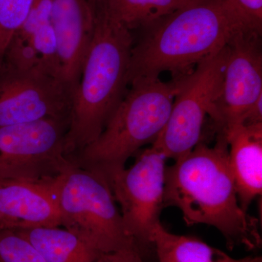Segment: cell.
<instances>
[{"label":"cell","mask_w":262,"mask_h":262,"mask_svg":"<svg viewBox=\"0 0 262 262\" xmlns=\"http://www.w3.org/2000/svg\"><path fill=\"white\" fill-rule=\"evenodd\" d=\"M261 34L241 31L225 46L223 83L213 120L217 132L241 125L262 96Z\"/></svg>","instance_id":"cell-10"},{"label":"cell","mask_w":262,"mask_h":262,"mask_svg":"<svg viewBox=\"0 0 262 262\" xmlns=\"http://www.w3.org/2000/svg\"><path fill=\"white\" fill-rule=\"evenodd\" d=\"M262 96L258 98L252 107L248 110L245 115L241 125L245 126H252V125L262 124Z\"/></svg>","instance_id":"cell-24"},{"label":"cell","mask_w":262,"mask_h":262,"mask_svg":"<svg viewBox=\"0 0 262 262\" xmlns=\"http://www.w3.org/2000/svg\"><path fill=\"white\" fill-rule=\"evenodd\" d=\"M0 262H46L37 248L18 232L0 229Z\"/></svg>","instance_id":"cell-18"},{"label":"cell","mask_w":262,"mask_h":262,"mask_svg":"<svg viewBox=\"0 0 262 262\" xmlns=\"http://www.w3.org/2000/svg\"><path fill=\"white\" fill-rule=\"evenodd\" d=\"M73 90L45 66L21 71L0 62V127L68 119Z\"/></svg>","instance_id":"cell-9"},{"label":"cell","mask_w":262,"mask_h":262,"mask_svg":"<svg viewBox=\"0 0 262 262\" xmlns=\"http://www.w3.org/2000/svg\"><path fill=\"white\" fill-rule=\"evenodd\" d=\"M96 0H89L90 4H91V7H92L93 10H94L95 4H96Z\"/></svg>","instance_id":"cell-25"},{"label":"cell","mask_w":262,"mask_h":262,"mask_svg":"<svg viewBox=\"0 0 262 262\" xmlns=\"http://www.w3.org/2000/svg\"><path fill=\"white\" fill-rule=\"evenodd\" d=\"M246 28L261 34L262 0H225Z\"/></svg>","instance_id":"cell-22"},{"label":"cell","mask_w":262,"mask_h":262,"mask_svg":"<svg viewBox=\"0 0 262 262\" xmlns=\"http://www.w3.org/2000/svg\"><path fill=\"white\" fill-rule=\"evenodd\" d=\"M152 244L159 262H262L261 256L231 257L195 237L170 233L161 223L154 229Z\"/></svg>","instance_id":"cell-14"},{"label":"cell","mask_w":262,"mask_h":262,"mask_svg":"<svg viewBox=\"0 0 262 262\" xmlns=\"http://www.w3.org/2000/svg\"><path fill=\"white\" fill-rule=\"evenodd\" d=\"M226 61L225 47L183 76L168 121L151 145L168 159L178 160L201 142L207 115L214 120L220 99Z\"/></svg>","instance_id":"cell-6"},{"label":"cell","mask_w":262,"mask_h":262,"mask_svg":"<svg viewBox=\"0 0 262 262\" xmlns=\"http://www.w3.org/2000/svg\"><path fill=\"white\" fill-rule=\"evenodd\" d=\"M3 61L13 68L21 71L31 70L45 66L30 41L16 35L13 36L5 50Z\"/></svg>","instance_id":"cell-20"},{"label":"cell","mask_w":262,"mask_h":262,"mask_svg":"<svg viewBox=\"0 0 262 262\" xmlns=\"http://www.w3.org/2000/svg\"><path fill=\"white\" fill-rule=\"evenodd\" d=\"M95 262H145L137 246L120 248L113 252L102 253Z\"/></svg>","instance_id":"cell-23"},{"label":"cell","mask_w":262,"mask_h":262,"mask_svg":"<svg viewBox=\"0 0 262 262\" xmlns=\"http://www.w3.org/2000/svg\"><path fill=\"white\" fill-rule=\"evenodd\" d=\"M95 15L89 0H54L51 24L58 44L61 78L75 91L92 39Z\"/></svg>","instance_id":"cell-11"},{"label":"cell","mask_w":262,"mask_h":262,"mask_svg":"<svg viewBox=\"0 0 262 262\" xmlns=\"http://www.w3.org/2000/svg\"><path fill=\"white\" fill-rule=\"evenodd\" d=\"M13 231L28 239L46 262H95L100 256L78 235L62 227Z\"/></svg>","instance_id":"cell-16"},{"label":"cell","mask_w":262,"mask_h":262,"mask_svg":"<svg viewBox=\"0 0 262 262\" xmlns=\"http://www.w3.org/2000/svg\"><path fill=\"white\" fill-rule=\"evenodd\" d=\"M50 188L61 227L78 235L100 255L137 246L101 172L73 163L50 183Z\"/></svg>","instance_id":"cell-5"},{"label":"cell","mask_w":262,"mask_h":262,"mask_svg":"<svg viewBox=\"0 0 262 262\" xmlns=\"http://www.w3.org/2000/svg\"><path fill=\"white\" fill-rule=\"evenodd\" d=\"M163 206L178 208L188 226L215 227L229 249L261 248L258 220L239 205L224 134H218L214 146L201 141L189 154L166 166Z\"/></svg>","instance_id":"cell-1"},{"label":"cell","mask_w":262,"mask_h":262,"mask_svg":"<svg viewBox=\"0 0 262 262\" xmlns=\"http://www.w3.org/2000/svg\"><path fill=\"white\" fill-rule=\"evenodd\" d=\"M68 119L48 118L0 127V175L47 184L73 162L66 154Z\"/></svg>","instance_id":"cell-7"},{"label":"cell","mask_w":262,"mask_h":262,"mask_svg":"<svg viewBox=\"0 0 262 262\" xmlns=\"http://www.w3.org/2000/svg\"><path fill=\"white\" fill-rule=\"evenodd\" d=\"M34 0H0V62L12 38L20 28Z\"/></svg>","instance_id":"cell-17"},{"label":"cell","mask_w":262,"mask_h":262,"mask_svg":"<svg viewBox=\"0 0 262 262\" xmlns=\"http://www.w3.org/2000/svg\"><path fill=\"white\" fill-rule=\"evenodd\" d=\"M201 0H96L95 12L129 30L145 29L177 10Z\"/></svg>","instance_id":"cell-15"},{"label":"cell","mask_w":262,"mask_h":262,"mask_svg":"<svg viewBox=\"0 0 262 262\" xmlns=\"http://www.w3.org/2000/svg\"><path fill=\"white\" fill-rule=\"evenodd\" d=\"M136 156L130 168L104 177L121 208L125 229L142 254L143 249L153 246V232L160 223L168 158L152 145Z\"/></svg>","instance_id":"cell-8"},{"label":"cell","mask_w":262,"mask_h":262,"mask_svg":"<svg viewBox=\"0 0 262 262\" xmlns=\"http://www.w3.org/2000/svg\"><path fill=\"white\" fill-rule=\"evenodd\" d=\"M54 0H34L23 24L15 35L25 40L42 26L51 23Z\"/></svg>","instance_id":"cell-21"},{"label":"cell","mask_w":262,"mask_h":262,"mask_svg":"<svg viewBox=\"0 0 262 262\" xmlns=\"http://www.w3.org/2000/svg\"><path fill=\"white\" fill-rule=\"evenodd\" d=\"M144 29L131 50L128 86L159 79L165 72L173 77L187 75L218 54L236 34L250 31L225 0H201Z\"/></svg>","instance_id":"cell-2"},{"label":"cell","mask_w":262,"mask_h":262,"mask_svg":"<svg viewBox=\"0 0 262 262\" xmlns=\"http://www.w3.org/2000/svg\"><path fill=\"white\" fill-rule=\"evenodd\" d=\"M94 29L72 95L66 154L72 159L101 135L127 91L131 31L95 12Z\"/></svg>","instance_id":"cell-3"},{"label":"cell","mask_w":262,"mask_h":262,"mask_svg":"<svg viewBox=\"0 0 262 262\" xmlns=\"http://www.w3.org/2000/svg\"><path fill=\"white\" fill-rule=\"evenodd\" d=\"M29 40L48 71L61 78L58 44L51 24H46L38 29Z\"/></svg>","instance_id":"cell-19"},{"label":"cell","mask_w":262,"mask_h":262,"mask_svg":"<svg viewBox=\"0 0 262 262\" xmlns=\"http://www.w3.org/2000/svg\"><path fill=\"white\" fill-rule=\"evenodd\" d=\"M229 161L241 208L248 212L262 193V124L239 125L225 132Z\"/></svg>","instance_id":"cell-13"},{"label":"cell","mask_w":262,"mask_h":262,"mask_svg":"<svg viewBox=\"0 0 262 262\" xmlns=\"http://www.w3.org/2000/svg\"><path fill=\"white\" fill-rule=\"evenodd\" d=\"M182 77L130 84L101 135L72 158L79 166L103 175L125 168L130 157L152 144L168 121Z\"/></svg>","instance_id":"cell-4"},{"label":"cell","mask_w":262,"mask_h":262,"mask_svg":"<svg viewBox=\"0 0 262 262\" xmlns=\"http://www.w3.org/2000/svg\"><path fill=\"white\" fill-rule=\"evenodd\" d=\"M51 182L35 184L0 175V229L61 227Z\"/></svg>","instance_id":"cell-12"}]
</instances>
